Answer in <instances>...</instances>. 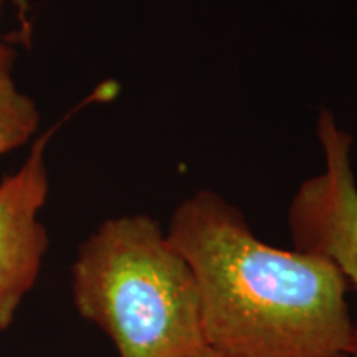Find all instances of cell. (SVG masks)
<instances>
[{
    "label": "cell",
    "instance_id": "6da1fadb",
    "mask_svg": "<svg viewBox=\"0 0 357 357\" xmlns=\"http://www.w3.org/2000/svg\"><path fill=\"white\" fill-rule=\"evenodd\" d=\"M167 235L194 271L208 349L229 357H347L354 323L341 271L261 242L238 208L200 190Z\"/></svg>",
    "mask_w": 357,
    "mask_h": 357
},
{
    "label": "cell",
    "instance_id": "7a4b0ae2",
    "mask_svg": "<svg viewBox=\"0 0 357 357\" xmlns=\"http://www.w3.org/2000/svg\"><path fill=\"white\" fill-rule=\"evenodd\" d=\"M77 311L118 357H194L208 349L194 271L154 218L102 222L71 266Z\"/></svg>",
    "mask_w": 357,
    "mask_h": 357
},
{
    "label": "cell",
    "instance_id": "3957f363",
    "mask_svg": "<svg viewBox=\"0 0 357 357\" xmlns=\"http://www.w3.org/2000/svg\"><path fill=\"white\" fill-rule=\"evenodd\" d=\"M318 137L324 171L307 178L289 207L294 248L326 258L341 271L347 287L357 291V184L352 169V137L323 109ZM347 357H357V324Z\"/></svg>",
    "mask_w": 357,
    "mask_h": 357
},
{
    "label": "cell",
    "instance_id": "277c9868",
    "mask_svg": "<svg viewBox=\"0 0 357 357\" xmlns=\"http://www.w3.org/2000/svg\"><path fill=\"white\" fill-rule=\"evenodd\" d=\"M53 129L35 142L22 169L0 185V333L37 283L48 234L38 220L48 195L45 147Z\"/></svg>",
    "mask_w": 357,
    "mask_h": 357
},
{
    "label": "cell",
    "instance_id": "5b68a950",
    "mask_svg": "<svg viewBox=\"0 0 357 357\" xmlns=\"http://www.w3.org/2000/svg\"><path fill=\"white\" fill-rule=\"evenodd\" d=\"M38 123L35 102L17 89L10 75L0 77V155L24 146L37 132Z\"/></svg>",
    "mask_w": 357,
    "mask_h": 357
},
{
    "label": "cell",
    "instance_id": "8992f818",
    "mask_svg": "<svg viewBox=\"0 0 357 357\" xmlns=\"http://www.w3.org/2000/svg\"><path fill=\"white\" fill-rule=\"evenodd\" d=\"M13 7L17 8L19 13V20L22 25V40L26 43L30 40V22H29V12H30V2L29 0H10Z\"/></svg>",
    "mask_w": 357,
    "mask_h": 357
},
{
    "label": "cell",
    "instance_id": "52a82bcc",
    "mask_svg": "<svg viewBox=\"0 0 357 357\" xmlns=\"http://www.w3.org/2000/svg\"><path fill=\"white\" fill-rule=\"evenodd\" d=\"M17 53L10 45H7L0 38V77H7L10 75L13 68V63H15Z\"/></svg>",
    "mask_w": 357,
    "mask_h": 357
},
{
    "label": "cell",
    "instance_id": "ba28073f",
    "mask_svg": "<svg viewBox=\"0 0 357 357\" xmlns=\"http://www.w3.org/2000/svg\"><path fill=\"white\" fill-rule=\"evenodd\" d=\"M194 357H229V356L220 354V352H215V351H212V349H205V351L200 352V354L194 356Z\"/></svg>",
    "mask_w": 357,
    "mask_h": 357
}]
</instances>
